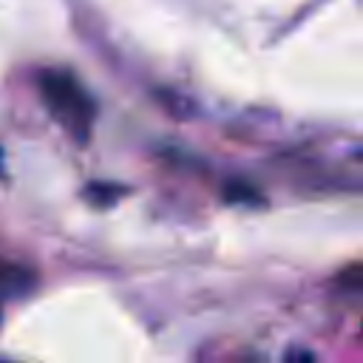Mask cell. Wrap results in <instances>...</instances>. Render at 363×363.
<instances>
[{"label":"cell","mask_w":363,"mask_h":363,"mask_svg":"<svg viewBox=\"0 0 363 363\" xmlns=\"http://www.w3.org/2000/svg\"><path fill=\"white\" fill-rule=\"evenodd\" d=\"M0 170H3V150H0Z\"/></svg>","instance_id":"8992f818"},{"label":"cell","mask_w":363,"mask_h":363,"mask_svg":"<svg viewBox=\"0 0 363 363\" xmlns=\"http://www.w3.org/2000/svg\"><path fill=\"white\" fill-rule=\"evenodd\" d=\"M37 88H40V96H43L48 113L77 142H88L91 128H94V119H96V102L82 88V82L71 71L45 68L37 77Z\"/></svg>","instance_id":"6da1fadb"},{"label":"cell","mask_w":363,"mask_h":363,"mask_svg":"<svg viewBox=\"0 0 363 363\" xmlns=\"http://www.w3.org/2000/svg\"><path fill=\"white\" fill-rule=\"evenodd\" d=\"M119 193H122V187H111V184H94V187H88V196L96 204H111Z\"/></svg>","instance_id":"3957f363"},{"label":"cell","mask_w":363,"mask_h":363,"mask_svg":"<svg viewBox=\"0 0 363 363\" xmlns=\"http://www.w3.org/2000/svg\"><path fill=\"white\" fill-rule=\"evenodd\" d=\"M284 363H318V360H315V354H312L309 349H301V346H295V349H289V352H286Z\"/></svg>","instance_id":"277c9868"},{"label":"cell","mask_w":363,"mask_h":363,"mask_svg":"<svg viewBox=\"0 0 363 363\" xmlns=\"http://www.w3.org/2000/svg\"><path fill=\"white\" fill-rule=\"evenodd\" d=\"M37 286V275L9 258H0V298H23Z\"/></svg>","instance_id":"7a4b0ae2"},{"label":"cell","mask_w":363,"mask_h":363,"mask_svg":"<svg viewBox=\"0 0 363 363\" xmlns=\"http://www.w3.org/2000/svg\"><path fill=\"white\" fill-rule=\"evenodd\" d=\"M340 286H346V289H363V269L346 272V275L340 278Z\"/></svg>","instance_id":"5b68a950"}]
</instances>
